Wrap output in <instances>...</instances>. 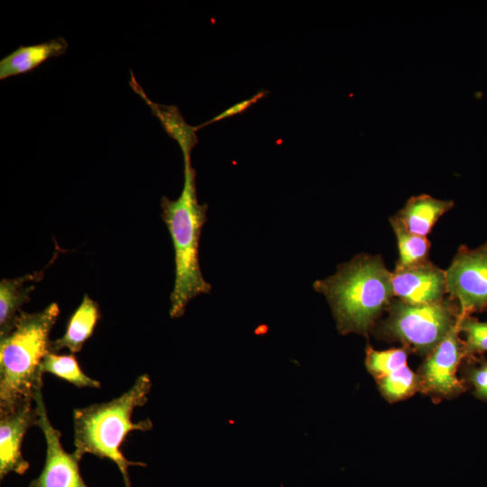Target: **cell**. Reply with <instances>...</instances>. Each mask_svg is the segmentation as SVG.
I'll return each instance as SVG.
<instances>
[{"mask_svg":"<svg viewBox=\"0 0 487 487\" xmlns=\"http://www.w3.org/2000/svg\"><path fill=\"white\" fill-rule=\"evenodd\" d=\"M313 288L326 297L342 335L367 337L394 299L391 271L382 257L365 253L338 264L335 274L316 280Z\"/></svg>","mask_w":487,"mask_h":487,"instance_id":"6da1fadb","label":"cell"},{"mask_svg":"<svg viewBox=\"0 0 487 487\" xmlns=\"http://www.w3.org/2000/svg\"><path fill=\"white\" fill-rule=\"evenodd\" d=\"M57 303L37 313L21 311L14 329L0 339V414L35 403L42 389L41 363L51 351L50 334Z\"/></svg>","mask_w":487,"mask_h":487,"instance_id":"7a4b0ae2","label":"cell"},{"mask_svg":"<svg viewBox=\"0 0 487 487\" xmlns=\"http://www.w3.org/2000/svg\"><path fill=\"white\" fill-rule=\"evenodd\" d=\"M151 388L150 376L145 373L140 375L121 396L73 410L74 455L80 460L86 454L110 459L120 470L125 487H131L128 467L147 465L127 460L121 446L132 431L145 432L152 428L150 418L138 422L131 420L133 409L148 401Z\"/></svg>","mask_w":487,"mask_h":487,"instance_id":"3957f363","label":"cell"},{"mask_svg":"<svg viewBox=\"0 0 487 487\" xmlns=\"http://www.w3.org/2000/svg\"><path fill=\"white\" fill-rule=\"evenodd\" d=\"M161 207L174 248L175 280L170 296V316L177 318L184 314L192 299L211 290L199 264V240L208 207L198 201L196 171L191 161H184V183L179 197L174 200L162 197Z\"/></svg>","mask_w":487,"mask_h":487,"instance_id":"277c9868","label":"cell"},{"mask_svg":"<svg viewBox=\"0 0 487 487\" xmlns=\"http://www.w3.org/2000/svg\"><path fill=\"white\" fill-rule=\"evenodd\" d=\"M388 317L375 326L381 339L400 342L409 352L427 356L457 326L461 311L450 297L431 304L393 299Z\"/></svg>","mask_w":487,"mask_h":487,"instance_id":"5b68a950","label":"cell"},{"mask_svg":"<svg viewBox=\"0 0 487 487\" xmlns=\"http://www.w3.org/2000/svg\"><path fill=\"white\" fill-rule=\"evenodd\" d=\"M446 273L447 296L461 316L487 310V242L474 249L460 246Z\"/></svg>","mask_w":487,"mask_h":487,"instance_id":"8992f818","label":"cell"},{"mask_svg":"<svg viewBox=\"0 0 487 487\" xmlns=\"http://www.w3.org/2000/svg\"><path fill=\"white\" fill-rule=\"evenodd\" d=\"M464 360L463 340L457 326L426 356L418 369L420 391L436 400L463 393L465 386L456 375Z\"/></svg>","mask_w":487,"mask_h":487,"instance_id":"52a82bcc","label":"cell"},{"mask_svg":"<svg viewBox=\"0 0 487 487\" xmlns=\"http://www.w3.org/2000/svg\"><path fill=\"white\" fill-rule=\"evenodd\" d=\"M35 405L39 415L37 426L46 441V459L41 473L29 487H87L79 473L80 459L64 450L61 433L48 418L41 392L36 397Z\"/></svg>","mask_w":487,"mask_h":487,"instance_id":"ba28073f","label":"cell"},{"mask_svg":"<svg viewBox=\"0 0 487 487\" xmlns=\"http://www.w3.org/2000/svg\"><path fill=\"white\" fill-rule=\"evenodd\" d=\"M393 298L411 304H431L447 297L446 273L430 260L391 271Z\"/></svg>","mask_w":487,"mask_h":487,"instance_id":"9c48e42d","label":"cell"},{"mask_svg":"<svg viewBox=\"0 0 487 487\" xmlns=\"http://www.w3.org/2000/svg\"><path fill=\"white\" fill-rule=\"evenodd\" d=\"M38 409L32 403L15 411L0 414V478L14 472L23 474L29 463L23 457L22 443L27 430L37 426Z\"/></svg>","mask_w":487,"mask_h":487,"instance_id":"30bf717a","label":"cell"},{"mask_svg":"<svg viewBox=\"0 0 487 487\" xmlns=\"http://www.w3.org/2000/svg\"><path fill=\"white\" fill-rule=\"evenodd\" d=\"M454 207V200L438 199L421 194L409 198L393 216L409 232L427 237L439 218Z\"/></svg>","mask_w":487,"mask_h":487,"instance_id":"8fae6325","label":"cell"},{"mask_svg":"<svg viewBox=\"0 0 487 487\" xmlns=\"http://www.w3.org/2000/svg\"><path fill=\"white\" fill-rule=\"evenodd\" d=\"M130 86L146 102L152 114L161 122L167 134L179 143L184 161H191V152L198 141L196 134L198 131L196 126L187 124L178 106H164L152 102L138 84L132 70Z\"/></svg>","mask_w":487,"mask_h":487,"instance_id":"7c38bea8","label":"cell"},{"mask_svg":"<svg viewBox=\"0 0 487 487\" xmlns=\"http://www.w3.org/2000/svg\"><path fill=\"white\" fill-rule=\"evenodd\" d=\"M68 47L69 43L61 37L39 44L20 46L0 60V79L32 71L50 58L64 54Z\"/></svg>","mask_w":487,"mask_h":487,"instance_id":"4fadbf2b","label":"cell"},{"mask_svg":"<svg viewBox=\"0 0 487 487\" xmlns=\"http://www.w3.org/2000/svg\"><path fill=\"white\" fill-rule=\"evenodd\" d=\"M99 317L97 303L85 294L80 305L70 316L64 335L51 342V351L58 353L67 348L73 354L79 353L86 341L92 336Z\"/></svg>","mask_w":487,"mask_h":487,"instance_id":"5bb4252c","label":"cell"},{"mask_svg":"<svg viewBox=\"0 0 487 487\" xmlns=\"http://www.w3.org/2000/svg\"><path fill=\"white\" fill-rule=\"evenodd\" d=\"M43 271L26 274L15 279H3L0 282V339L14 329L21 307L30 300L34 286L26 283L38 281Z\"/></svg>","mask_w":487,"mask_h":487,"instance_id":"9a60e30c","label":"cell"},{"mask_svg":"<svg viewBox=\"0 0 487 487\" xmlns=\"http://www.w3.org/2000/svg\"><path fill=\"white\" fill-rule=\"evenodd\" d=\"M390 224L398 244L399 258L396 268L408 267L429 260L430 241L425 237L409 232L393 216Z\"/></svg>","mask_w":487,"mask_h":487,"instance_id":"2e32d148","label":"cell"},{"mask_svg":"<svg viewBox=\"0 0 487 487\" xmlns=\"http://www.w3.org/2000/svg\"><path fill=\"white\" fill-rule=\"evenodd\" d=\"M42 373H51L78 388L90 387L99 389L98 381L88 377L80 368L77 358L71 354H57L50 352L42 360Z\"/></svg>","mask_w":487,"mask_h":487,"instance_id":"e0dca14e","label":"cell"},{"mask_svg":"<svg viewBox=\"0 0 487 487\" xmlns=\"http://www.w3.org/2000/svg\"><path fill=\"white\" fill-rule=\"evenodd\" d=\"M376 381L380 392L391 403L405 400L420 391L418 374L408 366Z\"/></svg>","mask_w":487,"mask_h":487,"instance_id":"ac0fdd59","label":"cell"},{"mask_svg":"<svg viewBox=\"0 0 487 487\" xmlns=\"http://www.w3.org/2000/svg\"><path fill=\"white\" fill-rule=\"evenodd\" d=\"M409 353L404 346L379 351L368 345L365 350L366 369L377 380L408 366Z\"/></svg>","mask_w":487,"mask_h":487,"instance_id":"d6986e66","label":"cell"},{"mask_svg":"<svg viewBox=\"0 0 487 487\" xmlns=\"http://www.w3.org/2000/svg\"><path fill=\"white\" fill-rule=\"evenodd\" d=\"M457 327L464 339V360L487 353V321H480L472 315L460 316Z\"/></svg>","mask_w":487,"mask_h":487,"instance_id":"ffe728a7","label":"cell"},{"mask_svg":"<svg viewBox=\"0 0 487 487\" xmlns=\"http://www.w3.org/2000/svg\"><path fill=\"white\" fill-rule=\"evenodd\" d=\"M464 377L473 388V395L487 401V358L473 356L466 358Z\"/></svg>","mask_w":487,"mask_h":487,"instance_id":"44dd1931","label":"cell"},{"mask_svg":"<svg viewBox=\"0 0 487 487\" xmlns=\"http://www.w3.org/2000/svg\"><path fill=\"white\" fill-rule=\"evenodd\" d=\"M266 93L267 92L265 90H261L258 93H256L254 96H253L252 97H250L248 99H244V100H243L241 102H238V103L233 105L232 106H230L227 109L224 110L223 112H221L220 114L216 115L215 117L211 118L207 122H205V123L201 124L200 125L196 126L197 130H198V129H200V128H202V127H204V126H206V125H207L209 124H212V123L223 120L225 118L231 117V116H234V115H236L238 114L243 113L244 111H245L249 107H251L253 104L257 103L260 99L264 97Z\"/></svg>","mask_w":487,"mask_h":487,"instance_id":"7402d4cb","label":"cell"}]
</instances>
